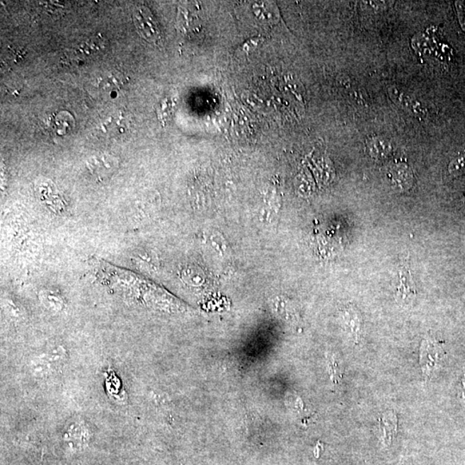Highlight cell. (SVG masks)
<instances>
[{
    "label": "cell",
    "mask_w": 465,
    "mask_h": 465,
    "mask_svg": "<svg viewBox=\"0 0 465 465\" xmlns=\"http://www.w3.org/2000/svg\"><path fill=\"white\" fill-rule=\"evenodd\" d=\"M118 161L113 155L101 154L95 155L87 161L90 172L98 177H107L117 168Z\"/></svg>",
    "instance_id": "obj_4"
},
{
    "label": "cell",
    "mask_w": 465,
    "mask_h": 465,
    "mask_svg": "<svg viewBox=\"0 0 465 465\" xmlns=\"http://www.w3.org/2000/svg\"><path fill=\"white\" fill-rule=\"evenodd\" d=\"M388 94L396 105L401 107V109L408 111L413 116L420 119H425L427 117V110L421 105V103L411 95L404 93L403 91L396 86H391L388 89Z\"/></svg>",
    "instance_id": "obj_3"
},
{
    "label": "cell",
    "mask_w": 465,
    "mask_h": 465,
    "mask_svg": "<svg viewBox=\"0 0 465 465\" xmlns=\"http://www.w3.org/2000/svg\"><path fill=\"white\" fill-rule=\"evenodd\" d=\"M134 22L139 34L147 41L157 42L161 39L160 26L148 7L137 6L136 10H134Z\"/></svg>",
    "instance_id": "obj_2"
},
{
    "label": "cell",
    "mask_w": 465,
    "mask_h": 465,
    "mask_svg": "<svg viewBox=\"0 0 465 465\" xmlns=\"http://www.w3.org/2000/svg\"><path fill=\"white\" fill-rule=\"evenodd\" d=\"M369 151L373 157L384 159L391 152V144L386 139L376 137L368 143Z\"/></svg>",
    "instance_id": "obj_7"
},
{
    "label": "cell",
    "mask_w": 465,
    "mask_h": 465,
    "mask_svg": "<svg viewBox=\"0 0 465 465\" xmlns=\"http://www.w3.org/2000/svg\"><path fill=\"white\" fill-rule=\"evenodd\" d=\"M400 285L398 287V297L400 300H407L408 297L415 295V285L412 282L411 274L406 268H403L399 272Z\"/></svg>",
    "instance_id": "obj_6"
},
{
    "label": "cell",
    "mask_w": 465,
    "mask_h": 465,
    "mask_svg": "<svg viewBox=\"0 0 465 465\" xmlns=\"http://www.w3.org/2000/svg\"><path fill=\"white\" fill-rule=\"evenodd\" d=\"M448 171L454 177L465 173V150L453 159L448 166Z\"/></svg>",
    "instance_id": "obj_10"
},
{
    "label": "cell",
    "mask_w": 465,
    "mask_h": 465,
    "mask_svg": "<svg viewBox=\"0 0 465 465\" xmlns=\"http://www.w3.org/2000/svg\"><path fill=\"white\" fill-rule=\"evenodd\" d=\"M174 103L173 101H171L170 98H165L161 103V105L157 107V115L159 120H160L163 125H166V122H168L171 117L173 115Z\"/></svg>",
    "instance_id": "obj_9"
},
{
    "label": "cell",
    "mask_w": 465,
    "mask_h": 465,
    "mask_svg": "<svg viewBox=\"0 0 465 465\" xmlns=\"http://www.w3.org/2000/svg\"><path fill=\"white\" fill-rule=\"evenodd\" d=\"M423 348V355H421L420 363L423 364L425 372H430L431 369L435 368L436 361L439 359V350L436 349L435 345L427 343Z\"/></svg>",
    "instance_id": "obj_8"
},
{
    "label": "cell",
    "mask_w": 465,
    "mask_h": 465,
    "mask_svg": "<svg viewBox=\"0 0 465 465\" xmlns=\"http://www.w3.org/2000/svg\"><path fill=\"white\" fill-rule=\"evenodd\" d=\"M98 129L102 134L110 137L127 136L132 129V117L125 110H111L99 119Z\"/></svg>",
    "instance_id": "obj_1"
},
{
    "label": "cell",
    "mask_w": 465,
    "mask_h": 465,
    "mask_svg": "<svg viewBox=\"0 0 465 465\" xmlns=\"http://www.w3.org/2000/svg\"><path fill=\"white\" fill-rule=\"evenodd\" d=\"M455 6L460 26L465 33V0H462V1H456Z\"/></svg>",
    "instance_id": "obj_11"
},
{
    "label": "cell",
    "mask_w": 465,
    "mask_h": 465,
    "mask_svg": "<svg viewBox=\"0 0 465 465\" xmlns=\"http://www.w3.org/2000/svg\"><path fill=\"white\" fill-rule=\"evenodd\" d=\"M397 420L394 413H384L379 420V430L384 444L389 446L396 432Z\"/></svg>",
    "instance_id": "obj_5"
}]
</instances>
